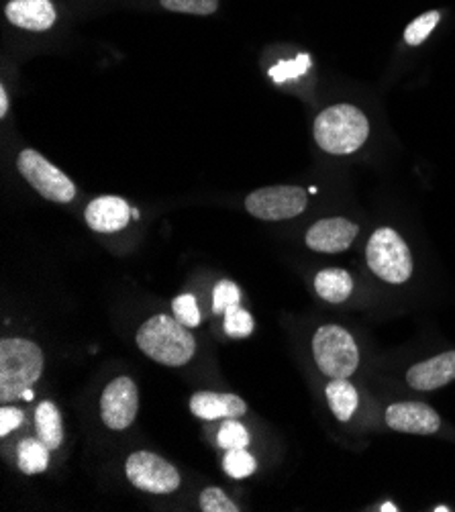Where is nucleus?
Instances as JSON below:
<instances>
[{
    "mask_svg": "<svg viewBox=\"0 0 455 512\" xmlns=\"http://www.w3.org/2000/svg\"><path fill=\"white\" fill-rule=\"evenodd\" d=\"M137 345L151 360L170 368L188 364L196 351L192 333L168 315H156L145 321L137 331Z\"/></svg>",
    "mask_w": 455,
    "mask_h": 512,
    "instance_id": "obj_1",
    "label": "nucleus"
},
{
    "mask_svg": "<svg viewBox=\"0 0 455 512\" xmlns=\"http://www.w3.org/2000/svg\"><path fill=\"white\" fill-rule=\"evenodd\" d=\"M43 351L29 339L13 337L0 343V402L7 404L23 394L41 378Z\"/></svg>",
    "mask_w": 455,
    "mask_h": 512,
    "instance_id": "obj_2",
    "label": "nucleus"
},
{
    "mask_svg": "<svg viewBox=\"0 0 455 512\" xmlns=\"http://www.w3.org/2000/svg\"><path fill=\"white\" fill-rule=\"evenodd\" d=\"M368 135V117L353 105H333L315 119V141L333 156H347L360 149Z\"/></svg>",
    "mask_w": 455,
    "mask_h": 512,
    "instance_id": "obj_3",
    "label": "nucleus"
},
{
    "mask_svg": "<svg viewBox=\"0 0 455 512\" xmlns=\"http://www.w3.org/2000/svg\"><path fill=\"white\" fill-rule=\"evenodd\" d=\"M366 258L370 270L388 284H404L413 276L411 249L390 227L374 231L366 247Z\"/></svg>",
    "mask_w": 455,
    "mask_h": 512,
    "instance_id": "obj_4",
    "label": "nucleus"
},
{
    "mask_svg": "<svg viewBox=\"0 0 455 512\" xmlns=\"http://www.w3.org/2000/svg\"><path fill=\"white\" fill-rule=\"evenodd\" d=\"M313 355L329 378H349L360 366V349L351 333L339 325H325L313 337Z\"/></svg>",
    "mask_w": 455,
    "mask_h": 512,
    "instance_id": "obj_5",
    "label": "nucleus"
},
{
    "mask_svg": "<svg viewBox=\"0 0 455 512\" xmlns=\"http://www.w3.org/2000/svg\"><path fill=\"white\" fill-rule=\"evenodd\" d=\"M309 194L300 186H268L245 198V209L262 221H286L307 209Z\"/></svg>",
    "mask_w": 455,
    "mask_h": 512,
    "instance_id": "obj_6",
    "label": "nucleus"
},
{
    "mask_svg": "<svg viewBox=\"0 0 455 512\" xmlns=\"http://www.w3.org/2000/svg\"><path fill=\"white\" fill-rule=\"evenodd\" d=\"M17 168L21 176L47 200L70 202L76 196L74 182L54 164H49L35 149H23L19 153Z\"/></svg>",
    "mask_w": 455,
    "mask_h": 512,
    "instance_id": "obj_7",
    "label": "nucleus"
},
{
    "mask_svg": "<svg viewBox=\"0 0 455 512\" xmlns=\"http://www.w3.org/2000/svg\"><path fill=\"white\" fill-rule=\"evenodd\" d=\"M125 474L129 482L151 494H170L180 488V474L178 470L168 464L164 457L151 451H137L129 455L125 464Z\"/></svg>",
    "mask_w": 455,
    "mask_h": 512,
    "instance_id": "obj_8",
    "label": "nucleus"
},
{
    "mask_svg": "<svg viewBox=\"0 0 455 512\" xmlns=\"http://www.w3.org/2000/svg\"><path fill=\"white\" fill-rule=\"evenodd\" d=\"M139 392L131 378H115L100 396V417L113 431H123L131 427L137 417Z\"/></svg>",
    "mask_w": 455,
    "mask_h": 512,
    "instance_id": "obj_9",
    "label": "nucleus"
},
{
    "mask_svg": "<svg viewBox=\"0 0 455 512\" xmlns=\"http://www.w3.org/2000/svg\"><path fill=\"white\" fill-rule=\"evenodd\" d=\"M386 425L398 433L433 435L439 431L441 419L425 402H396L386 408Z\"/></svg>",
    "mask_w": 455,
    "mask_h": 512,
    "instance_id": "obj_10",
    "label": "nucleus"
},
{
    "mask_svg": "<svg viewBox=\"0 0 455 512\" xmlns=\"http://www.w3.org/2000/svg\"><path fill=\"white\" fill-rule=\"evenodd\" d=\"M358 225L343 217L321 219L307 231V247L319 253H341L358 237Z\"/></svg>",
    "mask_w": 455,
    "mask_h": 512,
    "instance_id": "obj_11",
    "label": "nucleus"
},
{
    "mask_svg": "<svg viewBox=\"0 0 455 512\" xmlns=\"http://www.w3.org/2000/svg\"><path fill=\"white\" fill-rule=\"evenodd\" d=\"M129 213V204L121 196H100L88 204L84 217L92 231L115 233L127 227Z\"/></svg>",
    "mask_w": 455,
    "mask_h": 512,
    "instance_id": "obj_12",
    "label": "nucleus"
},
{
    "mask_svg": "<svg viewBox=\"0 0 455 512\" xmlns=\"http://www.w3.org/2000/svg\"><path fill=\"white\" fill-rule=\"evenodd\" d=\"M455 380V351H445L427 362L415 364L407 372V382L411 388L421 392H431L443 388Z\"/></svg>",
    "mask_w": 455,
    "mask_h": 512,
    "instance_id": "obj_13",
    "label": "nucleus"
},
{
    "mask_svg": "<svg viewBox=\"0 0 455 512\" xmlns=\"http://www.w3.org/2000/svg\"><path fill=\"white\" fill-rule=\"evenodd\" d=\"M190 411L198 419H237L247 413V404L237 394L227 392H196L190 398Z\"/></svg>",
    "mask_w": 455,
    "mask_h": 512,
    "instance_id": "obj_14",
    "label": "nucleus"
},
{
    "mask_svg": "<svg viewBox=\"0 0 455 512\" xmlns=\"http://www.w3.org/2000/svg\"><path fill=\"white\" fill-rule=\"evenodd\" d=\"M7 19L27 31H47L56 23V9L49 0H11Z\"/></svg>",
    "mask_w": 455,
    "mask_h": 512,
    "instance_id": "obj_15",
    "label": "nucleus"
},
{
    "mask_svg": "<svg viewBox=\"0 0 455 512\" xmlns=\"http://www.w3.org/2000/svg\"><path fill=\"white\" fill-rule=\"evenodd\" d=\"M325 394H327V402H329L337 421L347 423L353 417V413L358 411L360 396H358L356 386H353L347 378H333L327 384Z\"/></svg>",
    "mask_w": 455,
    "mask_h": 512,
    "instance_id": "obj_16",
    "label": "nucleus"
},
{
    "mask_svg": "<svg viewBox=\"0 0 455 512\" xmlns=\"http://www.w3.org/2000/svg\"><path fill=\"white\" fill-rule=\"evenodd\" d=\"M35 427L37 437L49 447L58 449L64 441V427H62V415L54 402H41L35 411Z\"/></svg>",
    "mask_w": 455,
    "mask_h": 512,
    "instance_id": "obj_17",
    "label": "nucleus"
},
{
    "mask_svg": "<svg viewBox=\"0 0 455 512\" xmlns=\"http://www.w3.org/2000/svg\"><path fill=\"white\" fill-rule=\"evenodd\" d=\"M315 290L317 294L333 304L345 302L353 292V280L351 276L341 268H327L317 274L315 278Z\"/></svg>",
    "mask_w": 455,
    "mask_h": 512,
    "instance_id": "obj_18",
    "label": "nucleus"
},
{
    "mask_svg": "<svg viewBox=\"0 0 455 512\" xmlns=\"http://www.w3.org/2000/svg\"><path fill=\"white\" fill-rule=\"evenodd\" d=\"M49 449L41 439H25L21 441L19 445V451H17V462H19V468L21 472L25 474H41L47 470L49 466Z\"/></svg>",
    "mask_w": 455,
    "mask_h": 512,
    "instance_id": "obj_19",
    "label": "nucleus"
},
{
    "mask_svg": "<svg viewBox=\"0 0 455 512\" xmlns=\"http://www.w3.org/2000/svg\"><path fill=\"white\" fill-rule=\"evenodd\" d=\"M223 468L231 478H247L258 470V464L254 455H251L245 447H237V449H227V455L223 459Z\"/></svg>",
    "mask_w": 455,
    "mask_h": 512,
    "instance_id": "obj_20",
    "label": "nucleus"
},
{
    "mask_svg": "<svg viewBox=\"0 0 455 512\" xmlns=\"http://www.w3.org/2000/svg\"><path fill=\"white\" fill-rule=\"evenodd\" d=\"M225 333L233 339H243L254 333V319L247 311H243L241 306H231V309L225 313Z\"/></svg>",
    "mask_w": 455,
    "mask_h": 512,
    "instance_id": "obj_21",
    "label": "nucleus"
},
{
    "mask_svg": "<svg viewBox=\"0 0 455 512\" xmlns=\"http://www.w3.org/2000/svg\"><path fill=\"white\" fill-rule=\"evenodd\" d=\"M437 23H439V13L437 11H429L421 17H417L407 29H404V41H407L413 47L421 45L431 35V31L437 27Z\"/></svg>",
    "mask_w": 455,
    "mask_h": 512,
    "instance_id": "obj_22",
    "label": "nucleus"
},
{
    "mask_svg": "<svg viewBox=\"0 0 455 512\" xmlns=\"http://www.w3.org/2000/svg\"><path fill=\"white\" fill-rule=\"evenodd\" d=\"M311 68V58L307 54H300L298 58L294 60H286V62H278L272 70H270V76L274 78V82L282 84L286 80H296L300 78L302 74H307Z\"/></svg>",
    "mask_w": 455,
    "mask_h": 512,
    "instance_id": "obj_23",
    "label": "nucleus"
},
{
    "mask_svg": "<svg viewBox=\"0 0 455 512\" xmlns=\"http://www.w3.org/2000/svg\"><path fill=\"white\" fill-rule=\"evenodd\" d=\"M162 7L186 15H213L219 9V0H160Z\"/></svg>",
    "mask_w": 455,
    "mask_h": 512,
    "instance_id": "obj_24",
    "label": "nucleus"
},
{
    "mask_svg": "<svg viewBox=\"0 0 455 512\" xmlns=\"http://www.w3.org/2000/svg\"><path fill=\"white\" fill-rule=\"evenodd\" d=\"M241 290L231 280H221L213 290V311L217 315H225L231 306H239Z\"/></svg>",
    "mask_w": 455,
    "mask_h": 512,
    "instance_id": "obj_25",
    "label": "nucleus"
},
{
    "mask_svg": "<svg viewBox=\"0 0 455 512\" xmlns=\"http://www.w3.org/2000/svg\"><path fill=\"white\" fill-rule=\"evenodd\" d=\"M172 309H174V315L176 319L192 329V327H198L200 325V311H198V302L192 294H180L174 298L172 302Z\"/></svg>",
    "mask_w": 455,
    "mask_h": 512,
    "instance_id": "obj_26",
    "label": "nucleus"
},
{
    "mask_svg": "<svg viewBox=\"0 0 455 512\" xmlns=\"http://www.w3.org/2000/svg\"><path fill=\"white\" fill-rule=\"evenodd\" d=\"M200 510L205 512H239L241 508L219 488H207L200 494Z\"/></svg>",
    "mask_w": 455,
    "mask_h": 512,
    "instance_id": "obj_27",
    "label": "nucleus"
},
{
    "mask_svg": "<svg viewBox=\"0 0 455 512\" xmlns=\"http://www.w3.org/2000/svg\"><path fill=\"white\" fill-rule=\"evenodd\" d=\"M219 445L223 449H237L249 445V433L247 429L237 423L235 419H227L219 429Z\"/></svg>",
    "mask_w": 455,
    "mask_h": 512,
    "instance_id": "obj_28",
    "label": "nucleus"
},
{
    "mask_svg": "<svg viewBox=\"0 0 455 512\" xmlns=\"http://www.w3.org/2000/svg\"><path fill=\"white\" fill-rule=\"evenodd\" d=\"M23 419H25L23 411H19V408H15V406L13 408L11 406L0 408V435L7 437L15 429H19Z\"/></svg>",
    "mask_w": 455,
    "mask_h": 512,
    "instance_id": "obj_29",
    "label": "nucleus"
},
{
    "mask_svg": "<svg viewBox=\"0 0 455 512\" xmlns=\"http://www.w3.org/2000/svg\"><path fill=\"white\" fill-rule=\"evenodd\" d=\"M9 113V96H7V88L0 86V117H7Z\"/></svg>",
    "mask_w": 455,
    "mask_h": 512,
    "instance_id": "obj_30",
    "label": "nucleus"
},
{
    "mask_svg": "<svg viewBox=\"0 0 455 512\" xmlns=\"http://www.w3.org/2000/svg\"><path fill=\"white\" fill-rule=\"evenodd\" d=\"M380 510H384V512H386V510H392V512H394V510H396V506H394V504H384Z\"/></svg>",
    "mask_w": 455,
    "mask_h": 512,
    "instance_id": "obj_31",
    "label": "nucleus"
},
{
    "mask_svg": "<svg viewBox=\"0 0 455 512\" xmlns=\"http://www.w3.org/2000/svg\"><path fill=\"white\" fill-rule=\"evenodd\" d=\"M23 398H25V400H31V398H33V392H31V388H29V390L23 394Z\"/></svg>",
    "mask_w": 455,
    "mask_h": 512,
    "instance_id": "obj_32",
    "label": "nucleus"
}]
</instances>
